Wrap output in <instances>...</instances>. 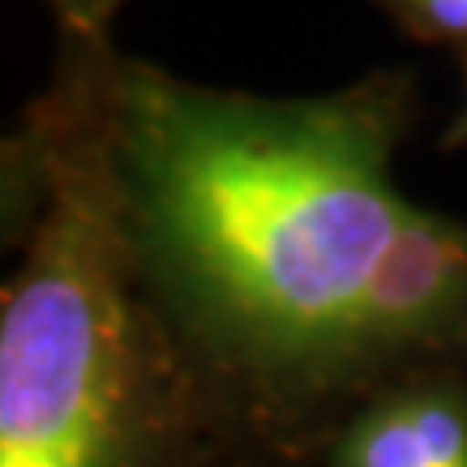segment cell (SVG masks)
Listing matches in <instances>:
<instances>
[{"label": "cell", "instance_id": "3957f363", "mask_svg": "<svg viewBox=\"0 0 467 467\" xmlns=\"http://www.w3.org/2000/svg\"><path fill=\"white\" fill-rule=\"evenodd\" d=\"M318 467H467V378L430 374L370 399Z\"/></svg>", "mask_w": 467, "mask_h": 467}, {"label": "cell", "instance_id": "6da1fadb", "mask_svg": "<svg viewBox=\"0 0 467 467\" xmlns=\"http://www.w3.org/2000/svg\"><path fill=\"white\" fill-rule=\"evenodd\" d=\"M135 260L253 467H308L370 399L467 378V222L395 177L409 67L322 94L201 84L63 42Z\"/></svg>", "mask_w": 467, "mask_h": 467}, {"label": "cell", "instance_id": "7a4b0ae2", "mask_svg": "<svg viewBox=\"0 0 467 467\" xmlns=\"http://www.w3.org/2000/svg\"><path fill=\"white\" fill-rule=\"evenodd\" d=\"M0 467H253L152 298L63 49L4 139Z\"/></svg>", "mask_w": 467, "mask_h": 467}, {"label": "cell", "instance_id": "8992f818", "mask_svg": "<svg viewBox=\"0 0 467 467\" xmlns=\"http://www.w3.org/2000/svg\"><path fill=\"white\" fill-rule=\"evenodd\" d=\"M457 63H461V80H464V90H461V104H457V111L453 118L447 121V129L440 132V146L443 150H467V49L457 52Z\"/></svg>", "mask_w": 467, "mask_h": 467}, {"label": "cell", "instance_id": "5b68a950", "mask_svg": "<svg viewBox=\"0 0 467 467\" xmlns=\"http://www.w3.org/2000/svg\"><path fill=\"white\" fill-rule=\"evenodd\" d=\"M38 4L52 15L63 42L94 46L111 38V28L129 0H38Z\"/></svg>", "mask_w": 467, "mask_h": 467}, {"label": "cell", "instance_id": "277c9868", "mask_svg": "<svg viewBox=\"0 0 467 467\" xmlns=\"http://www.w3.org/2000/svg\"><path fill=\"white\" fill-rule=\"evenodd\" d=\"M401 35L422 46L467 49V0H374Z\"/></svg>", "mask_w": 467, "mask_h": 467}]
</instances>
